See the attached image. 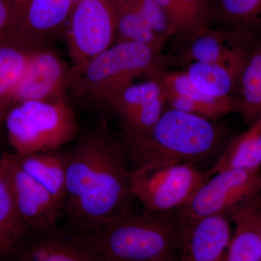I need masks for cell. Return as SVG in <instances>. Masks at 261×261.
<instances>
[{
    "label": "cell",
    "mask_w": 261,
    "mask_h": 261,
    "mask_svg": "<svg viewBox=\"0 0 261 261\" xmlns=\"http://www.w3.org/2000/svg\"><path fill=\"white\" fill-rule=\"evenodd\" d=\"M260 194L261 169L231 168L211 175L177 214L184 224L207 216H227L239 205Z\"/></svg>",
    "instance_id": "obj_7"
},
{
    "label": "cell",
    "mask_w": 261,
    "mask_h": 261,
    "mask_svg": "<svg viewBox=\"0 0 261 261\" xmlns=\"http://www.w3.org/2000/svg\"><path fill=\"white\" fill-rule=\"evenodd\" d=\"M149 77L159 81L167 104L178 110L215 121L231 113L239 112L240 100L237 97H213L201 92L194 85L185 71L156 70Z\"/></svg>",
    "instance_id": "obj_13"
},
{
    "label": "cell",
    "mask_w": 261,
    "mask_h": 261,
    "mask_svg": "<svg viewBox=\"0 0 261 261\" xmlns=\"http://www.w3.org/2000/svg\"><path fill=\"white\" fill-rule=\"evenodd\" d=\"M216 6L227 27L245 29L261 37V0H216Z\"/></svg>",
    "instance_id": "obj_24"
},
{
    "label": "cell",
    "mask_w": 261,
    "mask_h": 261,
    "mask_svg": "<svg viewBox=\"0 0 261 261\" xmlns=\"http://www.w3.org/2000/svg\"><path fill=\"white\" fill-rule=\"evenodd\" d=\"M35 49L10 38L0 41V124L13 106V95Z\"/></svg>",
    "instance_id": "obj_18"
},
{
    "label": "cell",
    "mask_w": 261,
    "mask_h": 261,
    "mask_svg": "<svg viewBox=\"0 0 261 261\" xmlns=\"http://www.w3.org/2000/svg\"><path fill=\"white\" fill-rule=\"evenodd\" d=\"M184 228L177 213L130 211L89 233L106 261H176Z\"/></svg>",
    "instance_id": "obj_3"
},
{
    "label": "cell",
    "mask_w": 261,
    "mask_h": 261,
    "mask_svg": "<svg viewBox=\"0 0 261 261\" xmlns=\"http://www.w3.org/2000/svg\"><path fill=\"white\" fill-rule=\"evenodd\" d=\"M161 51L132 42H116L78 68L70 70L68 85L81 95L109 104L142 75L163 68Z\"/></svg>",
    "instance_id": "obj_4"
},
{
    "label": "cell",
    "mask_w": 261,
    "mask_h": 261,
    "mask_svg": "<svg viewBox=\"0 0 261 261\" xmlns=\"http://www.w3.org/2000/svg\"><path fill=\"white\" fill-rule=\"evenodd\" d=\"M71 0H32L27 15V29L11 38L32 48L44 47L47 36L58 28L69 12Z\"/></svg>",
    "instance_id": "obj_17"
},
{
    "label": "cell",
    "mask_w": 261,
    "mask_h": 261,
    "mask_svg": "<svg viewBox=\"0 0 261 261\" xmlns=\"http://www.w3.org/2000/svg\"><path fill=\"white\" fill-rule=\"evenodd\" d=\"M231 168L261 169V116L228 142L208 171L214 175Z\"/></svg>",
    "instance_id": "obj_19"
},
{
    "label": "cell",
    "mask_w": 261,
    "mask_h": 261,
    "mask_svg": "<svg viewBox=\"0 0 261 261\" xmlns=\"http://www.w3.org/2000/svg\"><path fill=\"white\" fill-rule=\"evenodd\" d=\"M166 104L162 85L153 77H149L147 82L130 84L108 105L121 121L123 136H136L155 124L166 111Z\"/></svg>",
    "instance_id": "obj_12"
},
{
    "label": "cell",
    "mask_w": 261,
    "mask_h": 261,
    "mask_svg": "<svg viewBox=\"0 0 261 261\" xmlns=\"http://www.w3.org/2000/svg\"><path fill=\"white\" fill-rule=\"evenodd\" d=\"M66 196L63 216L70 226L91 232L129 212L130 170L121 143L102 126L64 152Z\"/></svg>",
    "instance_id": "obj_1"
},
{
    "label": "cell",
    "mask_w": 261,
    "mask_h": 261,
    "mask_svg": "<svg viewBox=\"0 0 261 261\" xmlns=\"http://www.w3.org/2000/svg\"><path fill=\"white\" fill-rule=\"evenodd\" d=\"M20 261H23V260H20Z\"/></svg>",
    "instance_id": "obj_29"
},
{
    "label": "cell",
    "mask_w": 261,
    "mask_h": 261,
    "mask_svg": "<svg viewBox=\"0 0 261 261\" xmlns=\"http://www.w3.org/2000/svg\"><path fill=\"white\" fill-rule=\"evenodd\" d=\"M10 12L5 0H0V41L4 39L9 30Z\"/></svg>",
    "instance_id": "obj_27"
},
{
    "label": "cell",
    "mask_w": 261,
    "mask_h": 261,
    "mask_svg": "<svg viewBox=\"0 0 261 261\" xmlns=\"http://www.w3.org/2000/svg\"><path fill=\"white\" fill-rule=\"evenodd\" d=\"M258 226H259V230H260V233L261 235V208L260 212H259L258 215Z\"/></svg>",
    "instance_id": "obj_28"
},
{
    "label": "cell",
    "mask_w": 261,
    "mask_h": 261,
    "mask_svg": "<svg viewBox=\"0 0 261 261\" xmlns=\"http://www.w3.org/2000/svg\"><path fill=\"white\" fill-rule=\"evenodd\" d=\"M261 37L243 29L207 28L185 39V61L207 62L224 65L241 75L244 67Z\"/></svg>",
    "instance_id": "obj_9"
},
{
    "label": "cell",
    "mask_w": 261,
    "mask_h": 261,
    "mask_svg": "<svg viewBox=\"0 0 261 261\" xmlns=\"http://www.w3.org/2000/svg\"><path fill=\"white\" fill-rule=\"evenodd\" d=\"M177 1L185 20L183 39H188L200 31L208 28L212 13L209 0Z\"/></svg>",
    "instance_id": "obj_25"
},
{
    "label": "cell",
    "mask_w": 261,
    "mask_h": 261,
    "mask_svg": "<svg viewBox=\"0 0 261 261\" xmlns=\"http://www.w3.org/2000/svg\"><path fill=\"white\" fill-rule=\"evenodd\" d=\"M185 73L201 92L217 97H235L241 76L227 67L207 62L188 63Z\"/></svg>",
    "instance_id": "obj_22"
},
{
    "label": "cell",
    "mask_w": 261,
    "mask_h": 261,
    "mask_svg": "<svg viewBox=\"0 0 261 261\" xmlns=\"http://www.w3.org/2000/svg\"><path fill=\"white\" fill-rule=\"evenodd\" d=\"M222 139L214 121L170 108L150 129L123 136L121 144L127 163L135 168L148 164L193 165L212 155Z\"/></svg>",
    "instance_id": "obj_2"
},
{
    "label": "cell",
    "mask_w": 261,
    "mask_h": 261,
    "mask_svg": "<svg viewBox=\"0 0 261 261\" xmlns=\"http://www.w3.org/2000/svg\"><path fill=\"white\" fill-rule=\"evenodd\" d=\"M15 207L32 231H44L58 225L63 205L37 180L23 171L13 154L5 153Z\"/></svg>",
    "instance_id": "obj_10"
},
{
    "label": "cell",
    "mask_w": 261,
    "mask_h": 261,
    "mask_svg": "<svg viewBox=\"0 0 261 261\" xmlns=\"http://www.w3.org/2000/svg\"><path fill=\"white\" fill-rule=\"evenodd\" d=\"M3 123L18 155L58 151L79 134L74 111L63 98L15 103Z\"/></svg>",
    "instance_id": "obj_5"
},
{
    "label": "cell",
    "mask_w": 261,
    "mask_h": 261,
    "mask_svg": "<svg viewBox=\"0 0 261 261\" xmlns=\"http://www.w3.org/2000/svg\"><path fill=\"white\" fill-rule=\"evenodd\" d=\"M20 260L23 261H106L90 233L70 226L32 231Z\"/></svg>",
    "instance_id": "obj_11"
},
{
    "label": "cell",
    "mask_w": 261,
    "mask_h": 261,
    "mask_svg": "<svg viewBox=\"0 0 261 261\" xmlns=\"http://www.w3.org/2000/svg\"><path fill=\"white\" fill-rule=\"evenodd\" d=\"M30 233L15 207L3 154L0 157V257L11 255Z\"/></svg>",
    "instance_id": "obj_21"
},
{
    "label": "cell",
    "mask_w": 261,
    "mask_h": 261,
    "mask_svg": "<svg viewBox=\"0 0 261 261\" xmlns=\"http://www.w3.org/2000/svg\"><path fill=\"white\" fill-rule=\"evenodd\" d=\"M238 92V113L250 125L261 116V39L244 67Z\"/></svg>",
    "instance_id": "obj_23"
},
{
    "label": "cell",
    "mask_w": 261,
    "mask_h": 261,
    "mask_svg": "<svg viewBox=\"0 0 261 261\" xmlns=\"http://www.w3.org/2000/svg\"><path fill=\"white\" fill-rule=\"evenodd\" d=\"M260 208L261 194L240 204L227 215L234 228L225 261H261Z\"/></svg>",
    "instance_id": "obj_16"
},
{
    "label": "cell",
    "mask_w": 261,
    "mask_h": 261,
    "mask_svg": "<svg viewBox=\"0 0 261 261\" xmlns=\"http://www.w3.org/2000/svg\"><path fill=\"white\" fill-rule=\"evenodd\" d=\"M70 70L54 51L46 47L35 49L15 90L13 106L24 101L61 99L68 86Z\"/></svg>",
    "instance_id": "obj_14"
},
{
    "label": "cell",
    "mask_w": 261,
    "mask_h": 261,
    "mask_svg": "<svg viewBox=\"0 0 261 261\" xmlns=\"http://www.w3.org/2000/svg\"><path fill=\"white\" fill-rule=\"evenodd\" d=\"M211 176L190 163L145 165L130 170V191L145 210L171 212L186 205Z\"/></svg>",
    "instance_id": "obj_6"
},
{
    "label": "cell",
    "mask_w": 261,
    "mask_h": 261,
    "mask_svg": "<svg viewBox=\"0 0 261 261\" xmlns=\"http://www.w3.org/2000/svg\"><path fill=\"white\" fill-rule=\"evenodd\" d=\"M13 157L20 167L37 180L64 206L66 196V168L64 153L37 152Z\"/></svg>",
    "instance_id": "obj_20"
},
{
    "label": "cell",
    "mask_w": 261,
    "mask_h": 261,
    "mask_svg": "<svg viewBox=\"0 0 261 261\" xmlns=\"http://www.w3.org/2000/svg\"><path fill=\"white\" fill-rule=\"evenodd\" d=\"M231 233L230 219L225 215L185 224L178 261H225Z\"/></svg>",
    "instance_id": "obj_15"
},
{
    "label": "cell",
    "mask_w": 261,
    "mask_h": 261,
    "mask_svg": "<svg viewBox=\"0 0 261 261\" xmlns=\"http://www.w3.org/2000/svg\"><path fill=\"white\" fill-rule=\"evenodd\" d=\"M116 20L102 0H82L73 12L66 42L78 68L116 42Z\"/></svg>",
    "instance_id": "obj_8"
},
{
    "label": "cell",
    "mask_w": 261,
    "mask_h": 261,
    "mask_svg": "<svg viewBox=\"0 0 261 261\" xmlns=\"http://www.w3.org/2000/svg\"><path fill=\"white\" fill-rule=\"evenodd\" d=\"M167 18L171 37H182L185 32V20L177 0H155Z\"/></svg>",
    "instance_id": "obj_26"
}]
</instances>
